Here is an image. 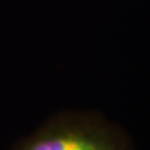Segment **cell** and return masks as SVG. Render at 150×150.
Masks as SVG:
<instances>
[{
	"label": "cell",
	"mask_w": 150,
	"mask_h": 150,
	"mask_svg": "<svg viewBox=\"0 0 150 150\" xmlns=\"http://www.w3.org/2000/svg\"><path fill=\"white\" fill-rule=\"evenodd\" d=\"M10 150H136L125 129L91 110L54 113Z\"/></svg>",
	"instance_id": "obj_1"
}]
</instances>
